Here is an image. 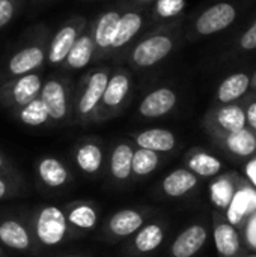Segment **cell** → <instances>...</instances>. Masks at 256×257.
<instances>
[{"instance_id": "obj_17", "label": "cell", "mask_w": 256, "mask_h": 257, "mask_svg": "<svg viewBox=\"0 0 256 257\" xmlns=\"http://www.w3.org/2000/svg\"><path fill=\"white\" fill-rule=\"evenodd\" d=\"M213 238L219 257H246L241 232L228 223L225 215L220 212H214Z\"/></svg>"}, {"instance_id": "obj_14", "label": "cell", "mask_w": 256, "mask_h": 257, "mask_svg": "<svg viewBox=\"0 0 256 257\" xmlns=\"http://www.w3.org/2000/svg\"><path fill=\"white\" fill-rule=\"evenodd\" d=\"M122 14V5L112 6L97 15L92 21H89L92 39H94V62H101L110 57L112 44L115 39V33L118 29V23Z\"/></svg>"}, {"instance_id": "obj_4", "label": "cell", "mask_w": 256, "mask_h": 257, "mask_svg": "<svg viewBox=\"0 0 256 257\" xmlns=\"http://www.w3.org/2000/svg\"><path fill=\"white\" fill-rule=\"evenodd\" d=\"M30 230L39 248H56L75 238L71 232L63 209L56 205H41L30 217Z\"/></svg>"}, {"instance_id": "obj_16", "label": "cell", "mask_w": 256, "mask_h": 257, "mask_svg": "<svg viewBox=\"0 0 256 257\" xmlns=\"http://www.w3.org/2000/svg\"><path fill=\"white\" fill-rule=\"evenodd\" d=\"M72 160L75 167L88 178H97L104 169V148L101 140L95 137H84L72 149Z\"/></svg>"}, {"instance_id": "obj_42", "label": "cell", "mask_w": 256, "mask_h": 257, "mask_svg": "<svg viewBox=\"0 0 256 257\" xmlns=\"http://www.w3.org/2000/svg\"><path fill=\"white\" fill-rule=\"evenodd\" d=\"M252 90H256V71L252 74Z\"/></svg>"}, {"instance_id": "obj_20", "label": "cell", "mask_w": 256, "mask_h": 257, "mask_svg": "<svg viewBox=\"0 0 256 257\" xmlns=\"http://www.w3.org/2000/svg\"><path fill=\"white\" fill-rule=\"evenodd\" d=\"M256 212V188L247 181L241 179L235 196L225 209V218L238 230L243 229L249 217Z\"/></svg>"}, {"instance_id": "obj_32", "label": "cell", "mask_w": 256, "mask_h": 257, "mask_svg": "<svg viewBox=\"0 0 256 257\" xmlns=\"http://www.w3.org/2000/svg\"><path fill=\"white\" fill-rule=\"evenodd\" d=\"M149 14V21L155 26L172 23L183 17L186 9V0H155Z\"/></svg>"}, {"instance_id": "obj_13", "label": "cell", "mask_w": 256, "mask_h": 257, "mask_svg": "<svg viewBox=\"0 0 256 257\" xmlns=\"http://www.w3.org/2000/svg\"><path fill=\"white\" fill-rule=\"evenodd\" d=\"M0 245L21 254L38 253L30 224L14 214H0Z\"/></svg>"}, {"instance_id": "obj_28", "label": "cell", "mask_w": 256, "mask_h": 257, "mask_svg": "<svg viewBox=\"0 0 256 257\" xmlns=\"http://www.w3.org/2000/svg\"><path fill=\"white\" fill-rule=\"evenodd\" d=\"M94 53H95L94 39H92L91 27L88 24V27L81 32V35L77 38L72 48L69 50L68 56L65 57V60L62 63V69L63 71H80V69L89 66L94 62Z\"/></svg>"}, {"instance_id": "obj_25", "label": "cell", "mask_w": 256, "mask_h": 257, "mask_svg": "<svg viewBox=\"0 0 256 257\" xmlns=\"http://www.w3.org/2000/svg\"><path fill=\"white\" fill-rule=\"evenodd\" d=\"M208 229L202 223L186 227L172 242L169 257H195L207 244Z\"/></svg>"}, {"instance_id": "obj_18", "label": "cell", "mask_w": 256, "mask_h": 257, "mask_svg": "<svg viewBox=\"0 0 256 257\" xmlns=\"http://www.w3.org/2000/svg\"><path fill=\"white\" fill-rule=\"evenodd\" d=\"M178 93L174 87L160 86L149 90L139 102L137 114L142 119H158L172 113L178 105Z\"/></svg>"}, {"instance_id": "obj_33", "label": "cell", "mask_w": 256, "mask_h": 257, "mask_svg": "<svg viewBox=\"0 0 256 257\" xmlns=\"http://www.w3.org/2000/svg\"><path fill=\"white\" fill-rule=\"evenodd\" d=\"M14 114L26 126L38 128V126H44V125L50 123V116H48L47 107L39 96L35 98L33 101H30L29 104L23 105L17 111H14Z\"/></svg>"}, {"instance_id": "obj_5", "label": "cell", "mask_w": 256, "mask_h": 257, "mask_svg": "<svg viewBox=\"0 0 256 257\" xmlns=\"http://www.w3.org/2000/svg\"><path fill=\"white\" fill-rule=\"evenodd\" d=\"M131 90H133L131 72L122 66L112 69L95 116V123H103L119 116L130 101Z\"/></svg>"}, {"instance_id": "obj_34", "label": "cell", "mask_w": 256, "mask_h": 257, "mask_svg": "<svg viewBox=\"0 0 256 257\" xmlns=\"http://www.w3.org/2000/svg\"><path fill=\"white\" fill-rule=\"evenodd\" d=\"M23 190H24V182L15 169L0 172V202L20 196Z\"/></svg>"}, {"instance_id": "obj_15", "label": "cell", "mask_w": 256, "mask_h": 257, "mask_svg": "<svg viewBox=\"0 0 256 257\" xmlns=\"http://www.w3.org/2000/svg\"><path fill=\"white\" fill-rule=\"evenodd\" d=\"M167 224L161 220L146 221L128 241L127 253L133 257H146L157 251L166 238Z\"/></svg>"}, {"instance_id": "obj_35", "label": "cell", "mask_w": 256, "mask_h": 257, "mask_svg": "<svg viewBox=\"0 0 256 257\" xmlns=\"http://www.w3.org/2000/svg\"><path fill=\"white\" fill-rule=\"evenodd\" d=\"M256 50V20L250 24V27H247L241 35L240 38L237 39L232 51L235 54H246V53H250V51H255Z\"/></svg>"}, {"instance_id": "obj_22", "label": "cell", "mask_w": 256, "mask_h": 257, "mask_svg": "<svg viewBox=\"0 0 256 257\" xmlns=\"http://www.w3.org/2000/svg\"><path fill=\"white\" fill-rule=\"evenodd\" d=\"M35 173L39 184L48 190H63L72 182V175L68 166L53 155L41 157L35 163Z\"/></svg>"}, {"instance_id": "obj_41", "label": "cell", "mask_w": 256, "mask_h": 257, "mask_svg": "<svg viewBox=\"0 0 256 257\" xmlns=\"http://www.w3.org/2000/svg\"><path fill=\"white\" fill-rule=\"evenodd\" d=\"M14 166L12 163L9 161V158L0 151V172H6V170H12Z\"/></svg>"}, {"instance_id": "obj_31", "label": "cell", "mask_w": 256, "mask_h": 257, "mask_svg": "<svg viewBox=\"0 0 256 257\" xmlns=\"http://www.w3.org/2000/svg\"><path fill=\"white\" fill-rule=\"evenodd\" d=\"M163 154L143 149V148H136L133 154V164H131V179H143L152 175L161 164L163 161Z\"/></svg>"}, {"instance_id": "obj_29", "label": "cell", "mask_w": 256, "mask_h": 257, "mask_svg": "<svg viewBox=\"0 0 256 257\" xmlns=\"http://www.w3.org/2000/svg\"><path fill=\"white\" fill-rule=\"evenodd\" d=\"M186 169L193 172L198 178H216L223 170V163L213 154L201 148L190 149L184 157Z\"/></svg>"}, {"instance_id": "obj_38", "label": "cell", "mask_w": 256, "mask_h": 257, "mask_svg": "<svg viewBox=\"0 0 256 257\" xmlns=\"http://www.w3.org/2000/svg\"><path fill=\"white\" fill-rule=\"evenodd\" d=\"M243 242L246 248L256 250V212L249 217V220L243 226Z\"/></svg>"}, {"instance_id": "obj_27", "label": "cell", "mask_w": 256, "mask_h": 257, "mask_svg": "<svg viewBox=\"0 0 256 257\" xmlns=\"http://www.w3.org/2000/svg\"><path fill=\"white\" fill-rule=\"evenodd\" d=\"M131 142L136 148L149 149L158 154H169L177 149L178 139L170 130L164 128H149L131 134Z\"/></svg>"}, {"instance_id": "obj_39", "label": "cell", "mask_w": 256, "mask_h": 257, "mask_svg": "<svg viewBox=\"0 0 256 257\" xmlns=\"http://www.w3.org/2000/svg\"><path fill=\"white\" fill-rule=\"evenodd\" d=\"M246 175H247V181L256 188V157L250 158V161L246 167Z\"/></svg>"}, {"instance_id": "obj_12", "label": "cell", "mask_w": 256, "mask_h": 257, "mask_svg": "<svg viewBox=\"0 0 256 257\" xmlns=\"http://www.w3.org/2000/svg\"><path fill=\"white\" fill-rule=\"evenodd\" d=\"M89 21L83 15L69 17L48 39L47 45V60L50 66H62L65 57L72 48L77 38L88 27Z\"/></svg>"}, {"instance_id": "obj_10", "label": "cell", "mask_w": 256, "mask_h": 257, "mask_svg": "<svg viewBox=\"0 0 256 257\" xmlns=\"http://www.w3.org/2000/svg\"><path fill=\"white\" fill-rule=\"evenodd\" d=\"M202 126L210 139L237 133L247 126L241 101L234 104L213 105L202 119Z\"/></svg>"}, {"instance_id": "obj_26", "label": "cell", "mask_w": 256, "mask_h": 257, "mask_svg": "<svg viewBox=\"0 0 256 257\" xmlns=\"http://www.w3.org/2000/svg\"><path fill=\"white\" fill-rule=\"evenodd\" d=\"M199 179L193 172L186 167L175 169L163 178L160 182V193L167 199H181L195 191L199 185Z\"/></svg>"}, {"instance_id": "obj_19", "label": "cell", "mask_w": 256, "mask_h": 257, "mask_svg": "<svg viewBox=\"0 0 256 257\" xmlns=\"http://www.w3.org/2000/svg\"><path fill=\"white\" fill-rule=\"evenodd\" d=\"M62 209L66 223L75 238L91 233L97 229L100 221V209L94 202H88V200L69 202Z\"/></svg>"}, {"instance_id": "obj_30", "label": "cell", "mask_w": 256, "mask_h": 257, "mask_svg": "<svg viewBox=\"0 0 256 257\" xmlns=\"http://www.w3.org/2000/svg\"><path fill=\"white\" fill-rule=\"evenodd\" d=\"M241 179H243L241 176L232 172L225 175H217L214 178V181L210 185V199L217 211H225L229 206L232 197L238 190Z\"/></svg>"}, {"instance_id": "obj_7", "label": "cell", "mask_w": 256, "mask_h": 257, "mask_svg": "<svg viewBox=\"0 0 256 257\" xmlns=\"http://www.w3.org/2000/svg\"><path fill=\"white\" fill-rule=\"evenodd\" d=\"M238 17V8L232 2H217L204 9L187 30L189 39H199L223 32L231 27Z\"/></svg>"}, {"instance_id": "obj_8", "label": "cell", "mask_w": 256, "mask_h": 257, "mask_svg": "<svg viewBox=\"0 0 256 257\" xmlns=\"http://www.w3.org/2000/svg\"><path fill=\"white\" fill-rule=\"evenodd\" d=\"M148 23H149V15L146 14V9L122 5V14L118 23V29L115 33L109 59L125 57L127 51L139 39V35L142 33V30L146 27Z\"/></svg>"}, {"instance_id": "obj_6", "label": "cell", "mask_w": 256, "mask_h": 257, "mask_svg": "<svg viewBox=\"0 0 256 257\" xmlns=\"http://www.w3.org/2000/svg\"><path fill=\"white\" fill-rule=\"evenodd\" d=\"M72 92L71 80L68 77H50L42 83L39 98L47 107L51 123H71Z\"/></svg>"}, {"instance_id": "obj_1", "label": "cell", "mask_w": 256, "mask_h": 257, "mask_svg": "<svg viewBox=\"0 0 256 257\" xmlns=\"http://www.w3.org/2000/svg\"><path fill=\"white\" fill-rule=\"evenodd\" d=\"M183 24L184 17L167 24L154 26L127 51L125 60L128 65L133 69L143 71L161 63L177 50L183 38Z\"/></svg>"}, {"instance_id": "obj_24", "label": "cell", "mask_w": 256, "mask_h": 257, "mask_svg": "<svg viewBox=\"0 0 256 257\" xmlns=\"http://www.w3.org/2000/svg\"><path fill=\"white\" fill-rule=\"evenodd\" d=\"M252 90V74L247 71H237L225 77L217 86L213 105L240 102Z\"/></svg>"}, {"instance_id": "obj_9", "label": "cell", "mask_w": 256, "mask_h": 257, "mask_svg": "<svg viewBox=\"0 0 256 257\" xmlns=\"http://www.w3.org/2000/svg\"><path fill=\"white\" fill-rule=\"evenodd\" d=\"M42 72H29L18 75L0 83V104L11 110L17 111L23 105L29 104L39 96L42 87Z\"/></svg>"}, {"instance_id": "obj_2", "label": "cell", "mask_w": 256, "mask_h": 257, "mask_svg": "<svg viewBox=\"0 0 256 257\" xmlns=\"http://www.w3.org/2000/svg\"><path fill=\"white\" fill-rule=\"evenodd\" d=\"M112 69L109 66H97L86 71L77 89L72 92V110H71V123L77 126H91L95 125V116L109 81Z\"/></svg>"}, {"instance_id": "obj_23", "label": "cell", "mask_w": 256, "mask_h": 257, "mask_svg": "<svg viewBox=\"0 0 256 257\" xmlns=\"http://www.w3.org/2000/svg\"><path fill=\"white\" fill-rule=\"evenodd\" d=\"M213 143L220 148L225 154L237 160H250L256 157V133L249 130H240L226 136L211 139Z\"/></svg>"}, {"instance_id": "obj_21", "label": "cell", "mask_w": 256, "mask_h": 257, "mask_svg": "<svg viewBox=\"0 0 256 257\" xmlns=\"http://www.w3.org/2000/svg\"><path fill=\"white\" fill-rule=\"evenodd\" d=\"M134 143L131 140H119L110 151L107 170L113 185L125 187L131 181V164L134 154Z\"/></svg>"}, {"instance_id": "obj_3", "label": "cell", "mask_w": 256, "mask_h": 257, "mask_svg": "<svg viewBox=\"0 0 256 257\" xmlns=\"http://www.w3.org/2000/svg\"><path fill=\"white\" fill-rule=\"evenodd\" d=\"M50 29L44 24L33 27L15 51L6 59L5 66L0 69V80H9L29 72L42 71L47 60V45L50 39Z\"/></svg>"}, {"instance_id": "obj_11", "label": "cell", "mask_w": 256, "mask_h": 257, "mask_svg": "<svg viewBox=\"0 0 256 257\" xmlns=\"http://www.w3.org/2000/svg\"><path fill=\"white\" fill-rule=\"evenodd\" d=\"M152 214V208H124L115 212L103 227V239L107 242H119L131 238Z\"/></svg>"}, {"instance_id": "obj_45", "label": "cell", "mask_w": 256, "mask_h": 257, "mask_svg": "<svg viewBox=\"0 0 256 257\" xmlns=\"http://www.w3.org/2000/svg\"><path fill=\"white\" fill-rule=\"evenodd\" d=\"M88 2H95V0H88Z\"/></svg>"}, {"instance_id": "obj_43", "label": "cell", "mask_w": 256, "mask_h": 257, "mask_svg": "<svg viewBox=\"0 0 256 257\" xmlns=\"http://www.w3.org/2000/svg\"><path fill=\"white\" fill-rule=\"evenodd\" d=\"M0 257H5V253H3V250H2V247H0Z\"/></svg>"}, {"instance_id": "obj_46", "label": "cell", "mask_w": 256, "mask_h": 257, "mask_svg": "<svg viewBox=\"0 0 256 257\" xmlns=\"http://www.w3.org/2000/svg\"><path fill=\"white\" fill-rule=\"evenodd\" d=\"M246 257H256V256H246Z\"/></svg>"}, {"instance_id": "obj_37", "label": "cell", "mask_w": 256, "mask_h": 257, "mask_svg": "<svg viewBox=\"0 0 256 257\" xmlns=\"http://www.w3.org/2000/svg\"><path fill=\"white\" fill-rule=\"evenodd\" d=\"M241 104H243V108H244L247 128L256 133V90H250L241 99Z\"/></svg>"}, {"instance_id": "obj_44", "label": "cell", "mask_w": 256, "mask_h": 257, "mask_svg": "<svg viewBox=\"0 0 256 257\" xmlns=\"http://www.w3.org/2000/svg\"><path fill=\"white\" fill-rule=\"evenodd\" d=\"M62 257H86V256H77V254H72V256H62Z\"/></svg>"}, {"instance_id": "obj_36", "label": "cell", "mask_w": 256, "mask_h": 257, "mask_svg": "<svg viewBox=\"0 0 256 257\" xmlns=\"http://www.w3.org/2000/svg\"><path fill=\"white\" fill-rule=\"evenodd\" d=\"M23 0H0V29L6 27L18 14Z\"/></svg>"}, {"instance_id": "obj_40", "label": "cell", "mask_w": 256, "mask_h": 257, "mask_svg": "<svg viewBox=\"0 0 256 257\" xmlns=\"http://www.w3.org/2000/svg\"><path fill=\"white\" fill-rule=\"evenodd\" d=\"M154 2L155 0H122L121 3L125 5V6H134V8H143V9H146Z\"/></svg>"}]
</instances>
